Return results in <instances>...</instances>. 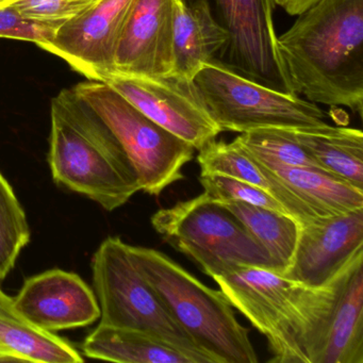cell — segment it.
Masks as SVG:
<instances>
[{"instance_id": "1", "label": "cell", "mask_w": 363, "mask_h": 363, "mask_svg": "<svg viewBox=\"0 0 363 363\" xmlns=\"http://www.w3.org/2000/svg\"><path fill=\"white\" fill-rule=\"evenodd\" d=\"M297 16L277 37L295 93L362 116L363 0H318Z\"/></svg>"}, {"instance_id": "2", "label": "cell", "mask_w": 363, "mask_h": 363, "mask_svg": "<svg viewBox=\"0 0 363 363\" xmlns=\"http://www.w3.org/2000/svg\"><path fill=\"white\" fill-rule=\"evenodd\" d=\"M48 163L57 184L113 211L141 191L137 173L116 135L73 89L50 106Z\"/></svg>"}, {"instance_id": "3", "label": "cell", "mask_w": 363, "mask_h": 363, "mask_svg": "<svg viewBox=\"0 0 363 363\" xmlns=\"http://www.w3.org/2000/svg\"><path fill=\"white\" fill-rule=\"evenodd\" d=\"M129 254L173 320L216 363H257L247 329L220 290L209 288L171 257L128 245Z\"/></svg>"}, {"instance_id": "4", "label": "cell", "mask_w": 363, "mask_h": 363, "mask_svg": "<svg viewBox=\"0 0 363 363\" xmlns=\"http://www.w3.org/2000/svg\"><path fill=\"white\" fill-rule=\"evenodd\" d=\"M291 325L308 363H363V247L325 284H297Z\"/></svg>"}, {"instance_id": "5", "label": "cell", "mask_w": 363, "mask_h": 363, "mask_svg": "<svg viewBox=\"0 0 363 363\" xmlns=\"http://www.w3.org/2000/svg\"><path fill=\"white\" fill-rule=\"evenodd\" d=\"M93 284L101 307L99 324L150 333L194 363H216L169 315L120 238H107L92 259Z\"/></svg>"}, {"instance_id": "6", "label": "cell", "mask_w": 363, "mask_h": 363, "mask_svg": "<svg viewBox=\"0 0 363 363\" xmlns=\"http://www.w3.org/2000/svg\"><path fill=\"white\" fill-rule=\"evenodd\" d=\"M73 91L116 135L137 173L141 191L159 196L184 179L182 169L196 152L191 144L152 122L104 82L89 80Z\"/></svg>"}, {"instance_id": "7", "label": "cell", "mask_w": 363, "mask_h": 363, "mask_svg": "<svg viewBox=\"0 0 363 363\" xmlns=\"http://www.w3.org/2000/svg\"><path fill=\"white\" fill-rule=\"evenodd\" d=\"M150 220L169 245L211 278L237 264L274 269L267 252L243 225L205 193L158 210Z\"/></svg>"}, {"instance_id": "8", "label": "cell", "mask_w": 363, "mask_h": 363, "mask_svg": "<svg viewBox=\"0 0 363 363\" xmlns=\"http://www.w3.org/2000/svg\"><path fill=\"white\" fill-rule=\"evenodd\" d=\"M193 82L222 133L303 130L327 125L326 116L316 104L257 84L218 63L203 65Z\"/></svg>"}, {"instance_id": "9", "label": "cell", "mask_w": 363, "mask_h": 363, "mask_svg": "<svg viewBox=\"0 0 363 363\" xmlns=\"http://www.w3.org/2000/svg\"><path fill=\"white\" fill-rule=\"evenodd\" d=\"M190 3L193 0H184ZM228 41L218 65L257 84L297 95L278 50L274 0H208Z\"/></svg>"}, {"instance_id": "10", "label": "cell", "mask_w": 363, "mask_h": 363, "mask_svg": "<svg viewBox=\"0 0 363 363\" xmlns=\"http://www.w3.org/2000/svg\"><path fill=\"white\" fill-rule=\"evenodd\" d=\"M233 308L267 337L269 362L308 363L291 325V303L297 282L271 267L237 264L212 278Z\"/></svg>"}, {"instance_id": "11", "label": "cell", "mask_w": 363, "mask_h": 363, "mask_svg": "<svg viewBox=\"0 0 363 363\" xmlns=\"http://www.w3.org/2000/svg\"><path fill=\"white\" fill-rule=\"evenodd\" d=\"M101 82L122 95L152 122L199 150L222 133L208 113L192 79L111 73Z\"/></svg>"}, {"instance_id": "12", "label": "cell", "mask_w": 363, "mask_h": 363, "mask_svg": "<svg viewBox=\"0 0 363 363\" xmlns=\"http://www.w3.org/2000/svg\"><path fill=\"white\" fill-rule=\"evenodd\" d=\"M133 0H101L61 24L42 50L63 59L76 72L101 82L114 72L116 48Z\"/></svg>"}, {"instance_id": "13", "label": "cell", "mask_w": 363, "mask_h": 363, "mask_svg": "<svg viewBox=\"0 0 363 363\" xmlns=\"http://www.w3.org/2000/svg\"><path fill=\"white\" fill-rule=\"evenodd\" d=\"M13 309L43 330L88 326L101 318L99 301L90 286L74 273L50 269L25 281Z\"/></svg>"}, {"instance_id": "14", "label": "cell", "mask_w": 363, "mask_h": 363, "mask_svg": "<svg viewBox=\"0 0 363 363\" xmlns=\"http://www.w3.org/2000/svg\"><path fill=\"white\" fill-rule=\"evenodd\" d=\"M363 247V208L299 225L296 247L282 275L306 286L328 281Z\"/></svg>"}, {"instance_id": "15", "label": "cell", "mask_w": 363, "mask_h": 363, "mask_svg": "<svg viewBox=\"0 0 363 363\" xmlns=\"http://www.w3.org/2000/svg\"><path fill=\"white\" fill-rule=\"evenodd\" d=\"M175 0H133L114 58L113 73L160 77L173 73Z\"/></svg>"}, {"instance_id": "16", "label": "cell", "mask_w": 363, "mask_h": 363, "mask_svg": "<svg viewBox=\"0 0 363 363\" xmlns=\"http://www.w3.org/2000/svg\"><path fill=\"white\" fill-rule=\"evenodd\" d=\"M227 41L208 0H175L172 74L193 80L203 65L218 62Z\"/></svg>"}, {"instance_id": "17", "label": "cell", "mask_w": 363, "mask_h": 363, "mask_svg": "<svg viewBox=\"0 0 363 363\" xmlns=\"http://www.w3.org/2000/svg\"><path fill=\"white\" fill-rule=\"evenodd\" d=\"M197 162L201 174L228 176L262 189L279 201L299 225L320 218L273 171L254 160L235 141L208 142L199 150Z\"/></svg>"}, {"instance_id": "18", "label": "cell", "mask_w": 363, "mask_h": 363, "mask_svg": "<svg viewBox=\"0 0 363 363\" xmlns=\"http://www.w3.org/2000/svg\"><path fill=\"white\" fill-rule=\"evenodd\" d=\"M89 358L120 363H194L162 340L135 329L99 324L82 344Z\"/></svg>"}, {"instance_id": "19", "label": "cell", "mask_w": 363, "mask_h": 363, "mask_svg": "<svg viewBox=\"0 0 363 363\" xmlns=\"http://www.w3.org/2000/svg\"><path fill=\"white\" fill-rule=\"evenodd\" d=\"M291 133L323 169L363 190L362 131L327 124Z\"/></svg>"}, {"instance_id": "20", "label": "cell", "mask_w": 363, "mask_h": 363, "mask_svg": "<svg viewBox=\"0 0 363 363\" xmlns=\"http://www.w3.org/2000/svg\"><path fill=\"white\" fill-rule=\"evenodd\" d=\"M269 169L320 218L339 216L363 208V190L328 172L308 167Z\"/></svg>"}, {"instance_id": "21", "label": "cell", "mask_w": 363, "mask_h": 363, "mask_svg": "<svg viewBox=\"0 0 363 363\" xmlns=\"http://www.w3.org/2000/svg\"><path fill=\"white\" fill-rule=\"evenodd\" d=\"M0 352L12 361L84 362L82 354L65 340L38 328L7 308H0Z\"/></svg>"}, {"instance_id": "22", "label": "cell", "mask_w": 363, "mask_h": 363, "mask_svg": "<svg viewBox=\"0 0 363 363\" xmlns=\"http://www.w3.org/2000/svg\"><path fill=\"white\" fill-rule=\"evenodd\" d=\"M239 220L282 273L296 247L299 224L292 216L245 203H218Z\"/></svg>"}, {"instance_id": "23", "label": "cell", "mask_w": 363, "mask_h": 363, "mask_svg": "<svg viewBox=\"0 0 363 363\" xmlns=\"http://www.w3.org/2000/svg\"><path fill=\"white\" fill-rule=\"evenodd\" d=\"M233 141L254 160L264 167L323 169L322 167L297 143L291 130L257 129L241 133Z\"/></svg>"}, {"instance_id": "24", "label": "cell", "mask_w": 363, "mask_h": 363, "mask_svg": "<svg viewBox=\"0 0 363 363\" xmlns=\"http://www.w3.org/2000/svg\"><path fill=\"white\" fill-rule=\"evenodd\" d=\"M26 214L9 182L0 173V280L13 269L21 250L29 243Z\"/></svg>"}, {"instance_id": "25", "label": "cell", "mask_w": 363, "mask_h": 363, "mask_svg": "<svg viewBox=\"0 0 363 363\" xmlns=\"http://www.w3.org/2000/svg\"><path fill=\"white\" fill-rule=\"evenodd\" d=\"M203 192L216 203H245L288 214L284 206L262 189L242 180L218 174H201Z\"/></svg>"}, {"instance_id": "26", "label": "cell", "mask_w": 363, "mask_h": 363, "mask_svg": "<svg viewBox=\"0 0 363 363\" xmlns=\"http://www.w3.org/2000/svg\"><path fill=\"white\" fill-rule=\"evenodd\" d=\"M101 0H9L0 6H11L23 16L41 22L63 24L88 11Z\"/></svg>"}, {"instance_id": "27", "label": "cell", "mask_w": 363, "mask_h": 363, "mask_svg": "<svg viewBox=\"0 0 363 363\" xmlns=\"http://www.w3.org/2000/svg\"><path fill=\"white\" fill-rule=\"evenodd\" d=\"M60 25L25 18L11 6L0 7V38L33 42L39 46L50 41Z\"/></svg>"}, {"instance_id": "28", "label": "cell", "mask_w": 363, "mask_h": 363, "mask_svg": "<svg viewBox=\"0 0 363 363\" xmlns=\"http://www.w3.org/2000/svg\"><path fill=\"white\" fill-rule=\"evenodd\" d=\"M275 5L281 7L290 16H298L311 7L318 0H274Z\"/></svg>"}, {"instance_id": "29", "label": "cell", "mask_w": 363, "mask_h": 363, "mask_svg": "<svg viewBox=\"0 0 363 363\" xmlns=\"http://www.w3.org/2000/svg\"><path fill=\"white\" fill-rule=\"evenodd\" d=\"M1 282V280H0ZM0 308H8V309H11L13 308V298H10L9 296L5 294L0 288Z\"/></svg>"}, {"instance_id": "30", "label": "cell", "mask_w": 363, "mask_h": 363, "mask_svg": "<svg viewBox=\"0 0 363 363\" xmlns=\"http://www.w3.org/2000/svg\"><path fill=\"white\" fill-rule=\"evenodd\" d=\"M9 0H0V6L4 5V4L7 3Z\"/></svg>"}]
</instances>
